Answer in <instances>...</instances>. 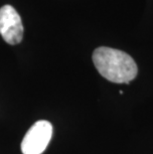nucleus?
Here are the masks:
<instances>
[{"mask_svg":"<svg viewBox=\"0 0 153 154\" xmlns=\"http://www.w3.org/2000/svg\"><path fill=\"white\" fill-rule=\"evenodd\" d=\"M94 67L107 81L115 84H127L137 75V66L128 54L109 47L93 51Z\"/></svg>","mask_w":153,"mask_h":154,"instance_id":"obj_1","label":"nucleus"},{"mask_svg":"<svg viewBox=\"0 0 153 154\" xmlns=\"http://www.w3.org/2000/svg\"><path fill=\"white\" fill-rule=\"evenodd\" d=\"M53 134V126L47 120H39L30 127L21 142L23 154H42Z\"/></svg>","mask_w":153,"mask_h":154,"instance_id":"obj_2","label":"nucleus"},{"mask_svg":"<svg viewBox=\"0 0 153 154\" xmlns=\"http://www.w3.org/2000/svg\"><path fill=\"white\" fill-rule=\"evenodd\" d=\"M24 27L20 15L11 5L0 8V35L6 43L19 44L23 39Z\"/></svg>","mask_w":153,"mask_h":154,"instance_id":"obj_3","label":"nucleus"}]
</instances>
